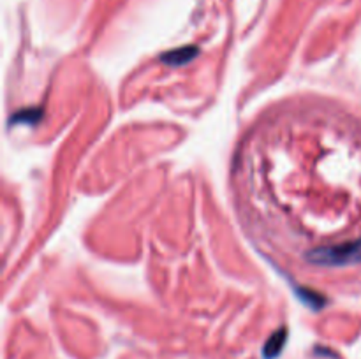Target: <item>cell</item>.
<instances>
[{
	"instance_id": "6da1fadb",
	"label": "cell",
	"mask_w": 361,
	"mask_h": 359,
	"mask_svg": "<svg viewBox=\"0 0 361 359\" xmlns=\"http://www.w3.org/2000/svg\"><path fill=\"white\" fill-rule=\"evenodd\" d=\"M309 263L317 266H349L361 263V239L342 243L328 248H317L307 256Z\"/></svg>"
},
{
	"instance_id": "7a4b0ae2",
	"label": "cell",
	"mask_w": 361,
	"mask_h": 359,
	"mask_svg": "<svg viewBox=\"0 0 361 359\" xmlns=\"http://www.w3.org/2000/svg\"><path fill=\"white\" fill-rule=\"evenodd\" d=\"M196 55L197 49L189 46V48H180L175 49V51L166 53V55H162V60H164L166 63H169V65H183V63L190 62Z\"/></svg>"
},
{
	"instance_id": "3957f363",
	"label": "cell",
	"mask_w": 361,
	"mask_h": 359,
	"mask_svg": "<svg viewBox=\"0 0 361 359\" xmlns=\"http://www.w3.org/2000/svg\"><path fill=\"white\" fill-rule=\"evenodd\" d=\"M284 341H286V329L277 331V333L268 340V344L264 345V358H275V355L281 352Z\"/></svg>"
}]
</instances>
